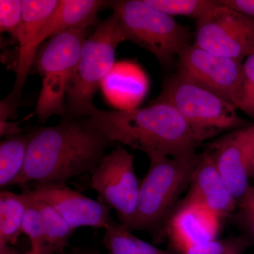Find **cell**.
Listing matches in <instances>:
<instances>
[{"label":"cell","mask_w":254,"mask_h":254,"mask_svg":"<svg viewBox=\"0 0 254 254\" xmlns=\"http://www.w3.org/2000/svg\"><path fill=\"white\" fill-rule=\"evenodd\" d=\"M236 107L254 119V52L242 63V84Z\"/></svg>","instance_id":"d4e9b609"},{"label":"cell","mask_w":254,"mask_h":254,"mask_svg":"<svg viewBox=\"0 0 254 254\" xmlns=\"http://www.w3.org/2000/svg\"><path fill=\"white\" fill-rule=\"evenodd\" d=\"M107 101L118 110L138 108L149 88V80L139 65L129 60L116 62L102 81Z\"/></svg>","instance_id":"2e32d148"},{"label":"cell","mask_w":254,"mask_h":254,"mask_svg":"<svg viewBox=\"0 0 254 254\" xmlns=\"http://www.w3.org/2000/svg\"><path fill=\"white\" fill-rule=\"evenodd\" d=\"M58 2L59 0H22V23L15 37L18 42L16 81L8 99L14 106L21 97L28 73L34 65L42 30Z\"/></svg>","instance_id":"4fadbf2b"},{"label":"cell","mask_w":254,"mask_h":254,"mask_svg":"<svg viewBox=\"0 0 254 254\" xmlns=\"http://www.w3.org/2000/svg\"><path fill=\"white\" fill-rule=\"evenodd\" d=\"M150 6L169 16H187L198 21L217 5L212 0H145Z\"/></svg>","instance_id":"603a6c76"},{"label":"cell","mask_w":254,"mask_h":254,"mask_svg":"<svg viewBox=\"0 0 254 254\" xmlns=\"http://www.w3.org/2000/svg\"><path fill=\"white\" fill-rule=\"evenodd\" d=\"M21 193L26 200V213L23 222V233L26 234L31 243V250L41 252L48 248L43 231L41 213L35 201V194L27 184L19 185Z\"/></svg>","instance_id":"7402d4cb"},{"label":"cell","mask_w":254,"mask_h":254,"mask_svg":"<svg viewBox=\"0 0 254 254\" xmlns=\"http://www.w3.org/2000/svg\"><path fill=\"white\" fill-rule=\"evenodd\" d=\"M177 73L236 106L242 84V62L214 55L192 44L179 56Z\"/></svg>","instance_id":"30bf717a"},{"label":"cell","mask_w":254,"mask_h":254,"mask_svg":"<svg viewBox=\"0 0 254 254\" xmlns=\"http://www.w3.org/2000/svg\"><path fill=\"white\" fill-rule=\"evenodd\" d=\"M24 195L8 190L0 192V247L15 245L22 233L26 213Z\"/></svg>","instance_id":"ac0fdd59"},{"label":"cell","mask_w":254,"mask_h":254,"mask_svg":"<svg viewBox=\"0 0 254 254\" xmlns=\"http://www.w3.org/2000/svg\"><path fill=\"white\" fill-rule=\"evenodd\" d=\"M91 174L90 186L99 195L100 202L115 210L120 222L132 231L140 190L133 155L118 147L105 155Z\"/></svg>","instance_id":"ba28073f"},{"label":"cell","mask_w":254,"mask_h":254,"mask_svg":"<svg viewBox=\"0 0 254 254\" xmlns=\"http://www.w3.org/2000/svg\"><path fill=\"white\" fill-rule=\"evenodd\" d=\"M190 185L187 198L205 205L221 218L238 205L208 150L199 156Z\"/></svg>","instance_id":"9a60e30c"},{"label":"cell","mask_w":254,"mask_h":254,"mask_svg":"<svg viewBox=\"0 0 254 254\" xmlns=\"http://www.w3.org/2000/svg\"><path fill=\"white\" fill-rule=\"evenodd\" d=\"M113 144L87 118L64 116L55 126L30 133L22 173L13 185L66 184L98 166Z\"/></svg>","instance_id":"6da1fadb"},{"label":"cell","mask_w":254,"mask_h":254,"mask_svg":"<svg viewBox=\"0 0 254 254\" xmlns=\"http://www.w3.org/2000/svg\"><path fill=\"white\" fill-rule=\"evenodd\" d=\"M22 129L20 128L18 123H0V135L2 136H13L22 134Z\"/></svg>","instance_id":"f1b7e54d"},{"label":"cell","mask_w":254,"mask_h":254,"mask_svg":"<svg viewBox=\"0 0 254 254\" xmlns=\"http://www.w3.org/2000/svg\"><path fill=\"white\" fill-rule=\"evenodd\" d=\"M35 201L41 213L47 245L55 254H66L64 250L72 235V227L53 206L38 199L36 195Z\"/></svg>","instance_id":"44dd1931"},{"label":"cell","mask_w":254,"mask_h":254,"mask_svg":"<svg viewBox=\"0 0 254 254\" xmlns=\"http://www.w3.org/2000/svg\"><path fill=\"white\" fill-rule=\"evenodd\" d=\"M238 207L239 220L248 232V237L254 240V185L249 187Z\"/></svg>","instance_id":"4316f807"},{"label":"cell","mask_w":254,"mask_h":254,"mask_svg":"<svg viewBox=\"0 0 254 254\" xmlns=\"http://www.w3.org/2000/svg\"><path fill=\"white\" fill-rule=\"evenodd\" d=\"M23 20L21 0L0 1V31L16 37Z\"/></svg>","instance_id":"484cf974"},{"label":"cell","mask_w":254,"mask_h":254,"mask_svg":"<svg viewBox=\"0 0 254 254\" xmlns=\"http://www.w3.org/2000/svg\"><path fill=\"white\" fill-rule=\"evenodd\" d=\"M103 244L109 254H171L135 236L113 219L105 228Z\"/></svg>","instance_id":"ffe728a7"},{"label":"cell","mask_w":254,"mask_h":254,"mask_svg":"<svg viewBox=\"0 0 254 254\" xmlns=\"http://www.w3.org/2000/svg\"><path fill=\"white\" fill-rule=\"evenodd\" d=\"M195 46L243 62L254 52V19L219 4L197 21Z\"/></svg>","instance_id":"9c48e42d"},{"label":"cell","mask_w":254,"mask_h":254,"mask_svg":"<svg viewBox=\"0 0 254 254\" xmlns=\"http://www.w3.org/2000/svg\"><path fill=\"white\" fill-rule=\"evenodd\" d=\"M111 5L125 40L148 50L162 64H170L193 44L188 28L145 0L116 1Z\"/></svg>","instance_id":"277c9868"},{"label":"cell","mask_w":254,"mask_h":254,"mask_svg":"<svg viewBox=\"0 0 254 254\" xmlns=\"http://www.w3.org/2000/svg\"><path fill=\"white\" fill-rule=\"evenodd\" d=\"M155 102L175 107L205 140L243 124L235 105L179 73L164 82Z\"/></svg>","instance_id":"52a82bcc"},{"label":"cell","mask_w":254,"mask_h":254,"mask_svg":"<svg viewBox=\"0 0 254 254\" xmlns=\"http://www.w3.org/2000/svg\"><path fill=\"white\" fill-rule=\"evenodd\" d=\"M199 156L196 153L177 156H155L140 185L133 230L158 235L177 198L190 185Z\"/></svg>","instance_id":"3957f363"},{"label":"cell","mask_w":254,"mask_h":254,"mask_svg":"<svg viewBox=\"0 0 254 254\" xmlns=\"http://www.w3.org/2000/svg\"><path fill=\"white\" fill-rule=\"evenodd\" d=\"M108 140L141 150L148 158L195 153L204 137L173 105L154 102L128 110L92 108L86 117Z\"/></svg>","instance_id":"7a4b0ae2"},{"label":"cell","mask_w":254,"mask_h":254,"mask_svg":"<svg viewBox=\"0 0 254 254\" xmlns=\"http://www.w3.org/2000/svg\"><path fill=\"white\" fill-rule=\"evenodd\" d=\"M49 247L41 252H36V251L30 250L29 252L24 254L18 253L17 251L14 250L9 247V245H4L0 247V254H54Z\"/></svg>","instance_id":"f546056e"},{"label":"cell","mask_w":254,"mask_h":254,"mask_svg":"<svg viewBox=\"0 0 254 254\" xmlns=\"http://www.w3.org/2000/svg\"><path fill=\"white\" fill-rule=\"evenodd\" d=\"M104 4L105 1L98 0H60L42 30L40 46L55 35L94 24L98 11Z\"/></svg>","instance_id":"e0dca14e"},{"label":"cell","mask_w":254,"mask_h":254,"mask_svg":"<svg viewBox=\"0 0 254 254\" xmlns=\"http://www.w3.org/2000/svg\"><path fill=\"white\" fill-rule=\"evenodd\" d=\"M32 190L38 199L53 206L73 230L80 227L105 229L113 220L109 207L70 188L66 184L35 182Z\"/></svg>","instance_id":"7c38bea8"},{"label":"cell","mask_w":254,"mask_h":254,"mask_svg":"<svg viewBox=\"0 0 254 254\" xmlns=\"http://www.w3.org/2000/svg\"><path fill=\"white\" fill-rule=\"evenodd\" d=\"M86 36L87 28L63 32L50 38L37 53L34 65L42 78V88L35 113L42 123L53 115H66V95Z\"/></svg>","instance_id":"5b68a950"},{"label":"cell","mask_w":254,"mask_h":254,"mask_svg":"<svg viewBox=\"0 0 254 254\" xmlns=\"http://www.w3.org/2000/svg\"><path fill=\"white\" fill-rule=\"evenodd\" d=\"M218 214L205 205L186 198L169 219L167 233L180 252L216 240L220 227Z\"/></svg>","instance_id":"5bb4252c"},{"label":"cell","mask_w":254,"mask_h":254,"mask_svg":"<svg viewBox=\"0 0 254 254\" xmlns=\"http://www.w3.org/2000/svg\"><path fill=\"white\" fill-rule=\"evenodd\" d=\"M30 133L6 137L0 143V187L14 185L26 162Z\"/></svg>","instance_id":"d6986e66"},{"label":"cell","mask_w":254,"mask_h":254,"mask_svg":"<svg viewBox=\"0 0 254 254\" xmlns=\"http://www.w3.org/2000/svg\"><path fill=\"white\" fill-rule=\"evenodd\" d=\"M248 236H239L215 240L190 247L180 252V254H244L250 245Z\"/></svg>","instance_id":"cb8c5ba5"},{"label":"cell","mask_w":254,"mask_h":254,"mask_svg":"<svg viewBox=\"0 0 254 254\" xmlns=\"http://www.w3.org/2000/svg\"><path fill=\"white\" fill-rule=\"evenodd\" d=\"M101 254L98 251L93 249L81 248V247H73L70 254Z\"/></svg>","instance_id":"4dcf8cb0"},{"label":"cell","mask_w":254,"mask_h":254,"mask_svg":"<svg viewBox=\"0 0 254 254\" xmlns=\"http://www.w3.org/2000/svg\"><path fill=\"white\" fill-rule=\"evenodd\" d=\"M217 1L219 4L231 8L254 19V0H219Z\"/></svg>","instance_id":"83f0119b"},{"label":"cell","mask_w":254,"mask_h":254,"mask_svg":"<svg viewBox=\"0 0 254 254\" xmlns=\"http://www.w3.org/2000/svg\"><path fill=\"white\" fill-rule=\"evenodd\" d=\"M254 147V125L214 141L208 151L237 204L250 185V165Z\"/></svg>","instance_id":"8fae6325"},{"label":"cell","mask_w":254,"mask_h":254,"mask_svg":"<svg viewBox=\"0 0 254 254\" xmlns=\"http://www.w3.org/2000/svg\"><path fill=\"white\" fill-rule=\"evenodd\" d=\"M124 41L125 37L114 14L100 23L86 39L68 90L65 116L86 118L94 108L93 98L116 63L115 51Z\"/></svg>","instance_id":"8992f818"},{"label":"cell","mask_w":254,"mask_h":254,"mask_svg":"<svg viewBox=\"0 0 254 254\" xmlns=\"http://www.w3.org/2000/svg\"><path fill=\"white\" fill-rule=\"evenodd\" d=\"M250 176L254 177V147L253 152H252V158H251L250 165Z\"/></svg>","instance_id":"1f68e13d"}]
</instances>
